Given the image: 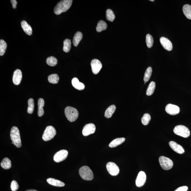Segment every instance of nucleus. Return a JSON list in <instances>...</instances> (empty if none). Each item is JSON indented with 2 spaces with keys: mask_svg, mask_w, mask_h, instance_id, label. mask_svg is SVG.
<instances>
[{
  "mask_svg": "<svg viewBox=\"0 0 191 191\" xmlns=\"http://www.w3.org/2000/svg\"><path fill=\"white\" fill-rule=\"evenodd\" d=\"M48 80L49 82L50 83L53 84H56L58 83L59 81V77L57 74H52L49 76Z\"/></svg>",
  "mask_w": 191,
  "mask_h": 191,
  "instance_id": "nucleus-29",
  "label": "nucleus"
},
{
  "mask_svg": "<svg viewBox=\"0 0 191 191\" xmlns=\"http://www.w3.org/2000/svg\"><path fill=\"white\" fill-rule=\"evenodd\" d=\"M107 27V24L105 21L103 20L99 21L96 27V31L98 32H102L103 31L106 30Z\"/></svg>",
  "mask_w": 191,
  "mask_h": 191,
  "instance_id": "nucleus-26",
  "label": "nucleus"
},
{
  "mask_svg": "<svg viewBox=\"0 0 191 191\" xmlns=\"http://www.w3.org/2000/svg\"><path fill=\"white\" fill-rule=\"evenodd\" d=\"M56 133V130L54 127L51 126H49L46 128L42 135V139L45 141H50L53 139Z\"/></svg>",
  "mask_w": 191,
  "mask_h": 191,
  "instance_id": "nucleus-6",
  "label": "nucleus"
},
{
  "mask_svg": "<svg viewBox=\"0 0 191 191\" xmlns=\"http://www.w3.org/2000/svg\"><path fill=\"white\" fill-rule=\"evenodd\" d=\"M26 191H37L36 190H34V189H29Z\"/></svg>",
  "mask_w": 191,
  "mask_h": 191,
  "instance_id": "nucleus-40",
  "label": "nucleus"
},
{
  "mask_svg": "<svg viewBox=\"0 0 191 191\" xmlns=\"http://www.w3.org/2000/svg\"><path fill=\"white\" fill-rule=\"evenodd\" d=\"M152 72V69L151 67H148L145 72L144 77V81L145 82H147L149 81L151 76Z\"/></svg>",
  "mask_w": 191,
  "mask_h": 191,
  "instance_id": "nucleus-34",
  "label": "nucleus"
},
{
  "mask_svg": "<svg viewBox=\"0 0 191 191\" xmlns=\"http://www.w3.org/2000/svg\"><path fill=\"white\" fill-rule=\"evenodd\" d=\"M125 139L124 138H119L115 139L109 143V146L110 148L116 147L117 146L121 144L124 142Z\"/></svg>",
  "mask_w": 191,
  "mask_h": 191,
  "instance_id": "nucleus-21",
  "label": "nucleus"
},
{
  "mask_svg": "<svg viewBox=\"0 0 191 191\" xmlns=\"http://www.w3.org/2000/svg\"><path fill=\"white\" fill-rule=\"evenodd\" d=\"M22 73L20 70L17 69L14 71L13 75V81L14 84L15 85L20 84L22 79Z\"/></svg>",
  "mask_w": 191,
  "mask_h": 191,
  "instance_id": "nucleus-15",
  "label": "nucleus"
},
{
  "mask_svg": "<svg viewBox=\"0 0 191 191\" xmlns=\"http://www.w3.org/2000/svg\"><path fill=\"white\" fill-rule=\"evenodd\" d=\"M183 13L187 19H191V6L185 4L183 8Z\"/></svg>",
  "mask_w": 191,
  "mask_h": 191,
  "instance_id": "nucleus-24",
  "label": "nucleus"
},
{
  "mask_svg": "<svg viewBox=\"0 0 191 191\" xmlns=\"http://www.w3.org/2000/svg\"><path fill=\"white\" fill-rule=\"evenodd\" d=\"M68 151L66 150H62L57 152L53 156L54 161L60 163L64 160L67 157Z\"/></svg>",
  "mask_w": 191,
  "mask_h": 191,
  "instance_id": "nucleus-9",
  "label": "nucleus"
},
{
  "mask_svg": "<svg viewBox=\"0 0 191 191\" xmlns=\"http://www.w3.org/2000/svg\"><path fill=\"white\" fill-rule=\"evenodd\" d=\"M11 2L12 3L13 8L14 9H16V5L17 4V1L16 0H11Z\"/></svg>",
  "mask_w": 191,
  "mask_h": 191,
  "instance_id": "nucleus-39",
  "label": "nucleus"
},
{
  "mask_svg": "<svg viewBox=\"0 0 191 191\" xmlns=\"http://www.w3.org/2000/svg\"><path fill=\"white\" fill-rule=\"evenodd\" d=\"M79 174L84 180L91 181L94 178V174L90 168L87 166H84L80 168Z\"/></svg>",
  "mask_w": 191,
  "mask_h": 191,
  "instance_id": "nucleus-4",
  "label": "nucleus"
},
{
  "mask_svg": "<svg viewBox=\"0 0 191 191\" xmlns=\"http://www.w3.org/2000/svg\"><path fill=\"white\" fill-rule=\"evenodd\" d=\"M108 172L111 175L116 176L119 173L120 170L118 166L113 162H108L106 165Z\"/></svg>",
  "mask_w": 191,
  "mask_h": 191,
  "instance_id": "nucleus-8",
  "label": "nucleus"
},
{
  "mask_svg": "<svg viewBox=\"0 0 191 191\" xmlns=\"http://www.w3.org/2000/svg\"><path fill=\"white\" fill-rule=\"evenodd\" d=\"M169 145L172 150L178 154H182L185 152L183 147L175 142L173 141L169 142Z\"/></svg>",
  "mask_w": 191,
  "mask_h": 191,
  "instance_id": "nucleus-16",
  "label": "nucleus"
},
{
  "mask_svg": "<svg viewBox=\"0 0 191 191\" xmlns=\"http://www.w3.org/2000/svg\"><path fill=\"white\" fill-rule=\"evenodd\" d=\"M106 17L107 20L111 22H113L115 19V15L113 11L109 9H107L106 11Z\"/></svg>",
  "mask_w": 191,
  "mask_h": 191,
  "instance_id": "nucleus-31",
  "label": "nucleus"
},
{
  "mask_svg": "<svg viewBox=\"0 0 191 191\" xmlns=\"http://www.w3.org/2000/svg\"><path fill=\"white\" fill-rule=\"evenodd\" d=\"M116 109V107L115 105H112L109 106L106 110L104 116L107 118H110L115 112Z\"/></svg>",
  "mask_w": 191,
  "mask_h": 191,
  "instance_id": "nucleus-22",
  "label": "nucleus"
},
{
  "mask_svg": "<svg viewBox=\"0 0 191 191\" xmlns=\"http://www.w3.org/2000/svg\"><path fill=\"white\" fill-rule=\"evenodd\" d=\"M83 34L81 32L76 33L73 37V44L75 47H77L83 38Z\"/></svg>",
  "mask_w": 191,
  "mask_h": 191,
  "instance_id": "nucleus-23",
  "label": "nucleus"
},
{
  "mask_svg": "<svg viewBox=\"0 0 191 191\" xmlns=\"http://www.w3.org/2000/svg\"><path fill=\"white\" fill-rule=\"evenodd\" d=\"M91 65L92 72L95 74L99 73L102 68V65L101 62L99 60L96 59L91 61Z\"/></svg>",
  "mask_w": 191,
  "mask_h": 191,
  "instance_id": "nucleus-12",
  "label": "nucleus"
},
{
  "mask_svg": "<svg viewBox=\"0 0 191 191\" xmlns=\"http://www.w3.org/2000/svg\"><path fill=\"white\" fill-rule=\"evenodd\" d=\"M151 120V117L149 114L148 113L145 114L141 119L142 124L144 125H147Z\"/></svg>",
  "mask_w": 191,
  "mask_h": 191,
  "instance_id": "nucleus-35",
  "label": "nucleus"
},
{
  "mask_svg": "<svg viewBox=\"0 0 191 191\" xmlns=\"http://www.w3.org/2000/svg\"><path fill=\"white\" fill-rule=\"evenodd\" d=\"M159 162L161 167L165 170L172 169L174 165V163L172 160L164 156L160 157Z\"/></svg>",
  "mask_w": 191,
  "mask_h": 191,
  "instance_id": "nucleus-7",
  "label": "nucleus"
},
{
  "mask_svg": "<svg viewBox=\"0 0 191 191\" xmlns=\"http://www.w3.org/2000/svg\"><path fill=\"white\" fill-rule=\"evenodd\" d=\"M73 1L72 0H63L60 1L54 9L55 14L58 15L62 13L66 12L71 7Z\"/></svg>",
  "mask_w": 191,
  "mask_h": 191,
  "instance_id": "nucleus-1",
  "label": "nucleus"
},
{
  "mask_svg": "<svg viewBox=\"0 0 191 191\" xmlns=\"http://www.w3.org/2000/svg\"><path fill=\"white\" fill-rule=\"evenodd\" d=\"M28 107L27 109L28 113L29 114H32L34 111V107H35V103L34 100L33 99H28Z\"/></svg>",
  "mask_w": 191,
  "mask_h": 191,
  "instance_id": "nucleus-32",
  "label": "nucleus"
},
{
  "mask_svg": "<svg viewBox=\"0 0 191 191\" xmlns=\"http://www.w3.org/2000/svg\"><path fill=\"white\" fill-rule=\"evenodd\" d=\"M71 42L69 39H66L63 42V51L66 53L70 51L71 48Z\"/></svg>",
  "mask_w": 191,
  "mask_h": 191,
  "instance_id": "nucleus-28",
  "label": "nucleus"
},
{
  "mask_svg": "<svg viewBox=\"0 0 191 191\" xmlns=\"http://www.w3.org/2000/svg\"><path fill=\"white\" fill-rule=\"evenodd\" d=\"M188 189V187L187 186H183L179 187L174 191H187Z\"/></svg>",
  "mask_w": 191,
  "mask_h": 191,
  "instance_id": "nucleus-38",
  "label": "nucleus"
},
{
  "mask_svg": "<svg viewBox=\"0 0 191 191\" xmlns=\"http://www.w3.org/2000/svg\"><path fill=\"white\" fill-rule=\"evenodd\" d=\"M47 182L50 185L55 187H63L65 185V184L62 181L53 178H49L47 179Z\"/></svg>",
  "mask_w": 191,
  "mask_h": 191,
  "instance_id": "nucleus-19",
  "label": "nucleus"
},
{
  "mask_svg": "<svg viewBox=\"0 0 191 191\" xmlns=\"http://www.w3.org/2000/svg\"><path fill=\"white\" fill-rule=\"evenodd\" d=\"M165 110L168 114L171 115H174L179 113L180 109L177 106L169 104L166 106Z\"/></svg>",
  "mask_w": 191,
  "mask_h": 191,
  "instance_id": "nucleus-13",
  "label": "nucleus"
},
{
  "mask_svg": "<svg viewBox=\"0 0 191 191\" xmlns=\"http://www.w3.org/2000/svg\"><path fill=\"white\" fill-rule=\"evenodd\" d=\"M153 39L152 36L150 34L147 35L146 37V42L147 46L148 48H151L153 45Z\"/></svg>",
  "mask_w": 191,
  "mask_h": 191,
  "instance_id": "nucleus-36",
  "label": "nucleus"
},
{
  "mask_svg": "<svg viewBox=\"0 0 191 191\" xmlns=\"http://www.w3.org/2000/svg\"><path fill=\"white\" fill-rule=\"evenodd\" d=\"M45 102L44 99L42 98L39 99L38 100V114L39 117H41L44 115V110L43 109V107L44 106Z\"/></svg>",
  "mask_w": 191,
  "mask_h": 191,
  "instance_id": "nucleus-20",
  "label": "nucleus"
},
{
  "mask_svg": "<svg viewBox=\"0 0 191 191\" xmlns=\"http://www.w3.org/2000/svg\"><path fill=\"white\" fill-rule=\"evenodd\" d=\"M7 45L4 40H0V55L3 56L5 53Z\"/></svg>",
  "mask_w": 191,
  "mask_h": 191,
  "instance_id": "nucleus-33",
  "label": "nucleus"
},
{
  "mask_svg": "<svg viewBox=\"0 0 191 191\" xmlns=\"http://www.w3.org/2000/svg\"><path fill=\"white\" fill-rule=\"evenodd\" d=\"M150 1H154V0H153V1H152V0H150Z\"/></svg>",
  "mask_w": 191,
  "mask_h": 191,
  "instance_id": "nucleus-41",
  "label": "nucleus"
},
{
  "mask_svg": "<svg viewBox=\"0 0 191 191\" xmlns=\"http://www.w3.org/2000/svg\"><path fill=\"white\" fill-rule=\"evenodd\" d=\"M146 173L142 171H140L138 173L135 180V184L137 187H140L144 185L146 182Z\"/></svg>",
  "mask_w": 191,
  "mask_h": 191,
  "instance_id": "nucleus-10",
  "label": "nucleus"
},
{
  "mask_svg": "<svg viewBox=\"0 0 191 191\" xmlns=\"http://www.w3.org/2000/svg\"><path fill=\"white\" fill-rule=\"evenodd\" d=\"M156 83L154 81H151L146 91L147 95L148 96H151L153 94L155 88H156Z\"/></svg>",
  "mask_w": 191,
  "mask_h": 191,
  "instance_id": "nucleus-27",
  "label": "nucleus"
},
{
  "mask_svg": "<svg viewBox=\"0 0 191 191\" xmlns=\"http://www.w3.org/2000/svg\"><path fill=\"white\" fill-rule=\"evenodd\" d=\"M160 40L161 45L165 49L169 51H171L172 50V44L169 39L165 37H162L160 38Z\"/></svg>",
  "mask_w": 191,
  "mask_h": 191,
  "instance_id": "nucleus-14",
  "label": "nucleus"
},
{
  "mask_svg": "<svg viewBox=\"0 0 191 191\" xmlns=\"http://www.w3.org/2000/svg\"><path fill=\"white\" fill-rule=\"evenodd\" d=\"M21 27L24 32L27 35H31L32 34V29L26 21H22L21 22Z\"/></svg>",
  "mask_w": 191,
  "mask_h": 191,
  "instance_id": "nucleus-18",
  "label": "nucleus"
},
{
  "mask_svg": "<svg viewBox=\"0 0 191 191\" xmlns=\"http://www.w3.org/2000/svg\"><path fill=\"white\" fill-rule=\"evenodd\" d=\"M96 126L94 124H88L85 126L82 131L83 135L85 136H88L94 133Z\"/></svg>",
  "mask_w": 191,
  "mask_h": 191,
  "instance_id": "nucleus-11",
  "label": "nucleus"
},
{
  "mask_svg": "<svg viewBox=\"0 0 191 191\" xmlns=\"http://www.w3.org/2000/svg\"><path fill=\"white\" fill-rule=\"evenodd\" d=\"M72 85L75 88L79 90H82L85 89V85L83 83L80 82L76 78H73L72 81Z\"/></svg>",
  "mask_w": 191,
  "mask_h": 191,
  "instance_id": "nucleus-17",
  "label": "nucleus"
},
{
  "mask_svg": "<svg viewBox=\"0 0 191 191\" xmlns=\"http://www.w3.org/2000/svg\"><path fill=\"white\" fill-rule=\"evenodd\" d=\"M1 165L3 169H9L11 167V161L9 158H5L2 160Z\"/></svg>",
  "mask_w": 191,
  "mask_h": 191,
  "instance_id": "nucleus-25",
  "label": "nucleus"
},
{
  "mask_svg": "<svg viewBox=\"0 0 191 191\" xmlns=\"http://www.w3.org/2000/svg\"><path fill=\"white\" fill-rule=\"evenodd\" d=\"M46 63L49 66L53 67L57 64L58 61L54 57L51 56L47 58Z\"/></svg>",
  "mask_w": 191,
  "mask_h": 191,
  "instance_id": "nucleus-30",
  "label": "nucleus"
},
{
  "mask_svg": "<svg viewBox=\"0 0 191 191\" xmlns=\"http://www.w3.org/2000/svg\"><path fill=\"white\" fill-rule=\"evenodd\" d=\"M19 188V185L15 181H13L11 183V189L13 191H17Z\"/></svg>",
  "mask_w": 191,
  "mask_h": 191,
  "instance_id": "nucleus-37",
  "label": "nucleus"
},
{
  "mask_svg": "<svg viewBox=\"0 0 191 191\" xmlns=\"http://www.w3.org/2000/svg\"><path fill=\"white\" fill-rule=\"evenodd\" d=\"M174 132L175 134L184 138H188L190 135V131L188 128L184 125H177L174 127Z\"/></svg>",
  "mask_w": 191,
  "mask_h": 191,
  "instance_id": "nucleus-5",
  "label": "nucleus"
},
{
  "mask_svg": "<svg viewBox=\"0 0 191 191\" xmlns=\"http://www.w3.org/2000/svg\"><path fill=\"white\" fill-rule=\"evenodd\" d=\"M65 115L67 119L71 122H74L77 119L79 112L76 109L70 106L66 108L65 110Z\"/></svg>",
  "mask_w": 191,
  "mask_h": 191,
  "instance_id": "nucleus-3",
  "label": "nucleus"
},
{
  "mask_svg": "<svg viewBox=\"0 0 191 191\" xmlns=\"http://www.w3.org/2000/svg\"><path fill=\"white\" fill-rule=\"evenodd\" d=\"M10 138L15 146L17 148H20L22 146L20 133L17 127L13 126L11 129Z\"/></svg>",
  "mask_w": 191,
  "mask_h": 191,
  "instance_id": "nucleus-2",
  "label": "nucleus"
}]
</instances>
